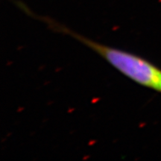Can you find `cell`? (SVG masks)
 <instances>
[{
    "label": "cell",
    "instance_id": "6da1fadb",
    "mask_svg": "<svg viewBox=\"0 0 161 161\" xmlns=\"http://www.w3.org/2000/svg\"><path fill=\"white\" fill-rule=\"evenodd\" d=\"M45 23L50 29L70 36L87 46L120 73L134 82L161 92V69L150 61L130 52L94 41L62 24L49 19H46Z\"/></svg>",
    "mask_w": 161,
    "mask_h": 161
}]
</instances>
